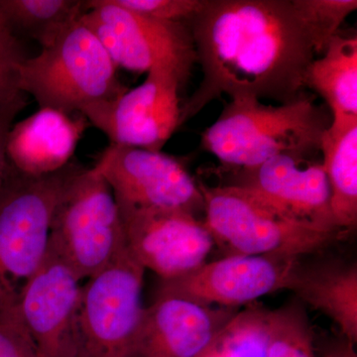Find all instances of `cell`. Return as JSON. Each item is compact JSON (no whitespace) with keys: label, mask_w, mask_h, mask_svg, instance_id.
<instances>
[{"label":"cell","mask_w":357,"mask_h":357,"mask_svg":"<svg viewBox=\"0 0 357 357\" xmlns=\"http://www.w3.org/2000/svg\"><path fill=\"white\" fill-rule=\"evenodd\" d=\"M134 13L173 22L192 20L203 9L206 0H115Z\"/></svg>","instance_id":"obj_25"},{"label":"cell","mask_w":357,"mask_h":357,"mask_svg":"<svg viewBox=\"0 0 357 357\" xmlns=\"http://www.w3.org/2000/svg\"><path fill=\"white\" fill-rule=\"evenodd\" d=\"M83 21L102 42L117 68L148 73L174 70L183 84L197 63L191 30L185 22L156 20L119 6L115 0H91Z\"/></svg>","instance_id":"obj_8"},{"label":"cell","mask_w":357,"mask_h":357,"mask_svg":"<svg viewBox=\"0 0 357 357\" xmlns=\"http://www.w3.org/2000/svg\"><path fill=\"white\" fill-rule=\"evenodd\" d=\"M0 357H39L20 324L0 319Z\"/></svg>","instance_id":"obj_26"},{"label":"cell","mask_w":357,"mask_h":357,"mask_svg":"<svg viewBox=\"0 0 357 357\" xmlns=\"http://www.w3.org/2000/svg\"><path fill=\"white\" fill-rule=\"evenodd\" d=\"M183 86L174 70L155 68L140 86L91 105L81 114L109 137L110 144L161 151L182 126Z\"/></svg>","instance_id":"obj_9"},{"label":"cell","mask_w":357,"mask_h":357,"mask_svg":"<svg viewBox=\"0 0 357 357\" xmlns=\"http://www.w3.org/2000/svg\"><path fill=\"white\" fill-rule=\"evenodd\" d=\"M50 248L82 281L102 271L126 248L114 192L95 167H83L63 192L52 220Z\"/></svg>","instance_id":"obj_5"},{"label":"cell","mask_w":357,"mask_h":357,"mask_svg":"<svg viewBox=\"0 0 357 357\" xmlns=\"http://www.w3.org/2000/svg\"><path fill=\"white\" fill-rule=\"evenodd\" d=\"M268 316L257 304L237 312L199 357H265Z\"/></svg>","instance_id":"obj_21"},{"label":"cell","mask_w":357,"mask_h":357,"mask_svg":"<svg viewBox=\"0 0 357 357\" xmlns=\"http://www.w3.org/2000/svg\"><path fill=\"white\" fill-rule=\"evenodd\" d=\"M301 300L335 321L345 340L357 342L356 265H298L288 286Z\"/></svg>","instance_id":"obj_17"},{"label":"cell","mask_w":357,"mask_h":357,"mask_svg":"<svg viewBox=\"0 0 357 357\" xmlns=\"http://www.w3.org/2000/svg\"><path fill=\"white\" fill-rule=\"evenodd\" d=\"M88 1L81 0H0V20L20 38L50 46L70 26L88 13Z\"/></svg>","instance_id":"obj_20"},{"label":"cell","mask_w":357,"mask_h":357,"mask_svg":"<svg viewBox=\"0 0 357 357\" xmlns=\"http://www.w3.org/2000/svg\"><path fill=\"white\" fill-rule=\"evenodd\" d=\"M27 58L20 38L0 20V107L25 95L18 81L21 65Z\"/></svg>","instance_id":"obj_24"},{"label":"cell","mask_w":357,"mask_h":357,"mask_svg":"<svg viewBox=\"0 0 357 357\" xmlns=\"http://www.w3.org/2000/svg\"><path fill=\"white\" fill-rule=\"evenodd\" d=\"M25 95H21L15 100L0 107V188L3 183L7 168L6 139L9 130L13 128L14 119L21 110L24 109Z\"/></svg>","instance_id":"obj_27"},{"label":"cell","mask_w":357,"mask_h":357,"mask_svg":"<svg viewBox=\"0 0 357 357\" xmlns=\"http://www.w3.org/2000/svg\"><path fill=\"white\" fill-rule=\"evenodd\" d=\"M330 124L312 96L279 105L255 98L230 100L202 134V147L225 166L251 168L283 154L309 157Z\"/></svg>","instance_id":"obj_3"},{"label":"cell","mask_w":357,"mask_h":357,"mask_svg":"<svg viewBox=\"0 0 357 357\" xmlns=\"http://www.w3.org/2000/svg\"><path fill=\"white\" fill-rule=\"evenodd\" d=\"M145 269L126 248L82 287L76 357H128L144 307Z\"/></svg>","instance_id":"obj_7"},{"label":"cell","mask_w":357,"mask_h":357,"mask_svg":"<svg viewBox=\"0 0 357 357\" xmlns=\"http://www.w3.org/2000/svg\"><path fill=\"white\" fill-rule=\"evenodd\" d=\"M292 4L316 54L326 50L338 28L357 8L356 0H292Z\"/></svg>","instance_id":"obj_23"},{"label":"cell","mask_w":357,"mask_h":357,"mask_svg":"<svg viewBox=\"0 0 357 357\" xmlns=\"http://www.w3.org/2000/svg\"><path fill=\"white\" fill-rule=\"evenodd\" d=\"M95 168L112 188L119 206L195 215L204 211L199 183L181 162L162 151L110 144Z\"/></svg>","instance_id":"obj_10"},{"label":"cell","mask_w":357,"mask_h":357,"mask_svg":"<svg viewBox=\"0 0 357 357\" xmlns=\"http://www.w3.org/2000/svg\"><path fill=\"white\" fill-rule=\"evenodd\" d=\"M81 169L72 161L58 172L35 177L7 162L0 188V319L22 325L21 296L48 253L56 206Z\"/></svg>","instance_id":"obj_2"},{"label":"cell","mask_w":357,"mask_h":357,"mask_svg":"<svg viewBox=\"0 0 357 357\" xmlns=\"http://www.w3.org/2000/svg\"><path fill=\"white\" fill-rule=\"evenodd\" d=\"M236 187L282 215L321 229L340 230L331 208V190L321 163L283 154L241 169Z\"/></svg>","instance_id":"obj_14"},{"label":"cell","mask_w":357,"mask_h":357,"mask_svg":"<svg viewBox=\"0 0 357 357\" xmlns=\"http://www.w3.org/2000/svg\"><path fill=\"white\" fill-rule=\"evenodd\" d=\"M238 311L157 297L144 307L128 357H199Z\"/></svg>","instance_id":"obj_15"},{"label":"cell","mask_w":357,"mask_h":357,"mask_svg":"<svg viewBox=\"0 0 357 357\" xmlns=\"http://www.w3.org/2000/svg\"><path fill=\"white\" fill-rule=\"evenodd\" d=\"M202 77L182 124L229 96L287 103L304 96L314 49L292 0H206L188 21Z\"/></svg>","instance_id":"obj_1"},{"label":"cell","mask_w":357,"mask_h":357,"mask_svg":"<svg viewBox=\"0 0 357 357\" xmlns=\"http://www.w3.org/2000/svg\"><path fill=\"white\" fill-rule=\"evenodd\" d=\"M354 344L349 340H345L330 349L324 357H357Z\"/></svg>","instance_id":"obj_28"},{"label":"cell","mask_w":357,"mask_h":357,"mask_svg":"<svg viewBox=\"0 0 357 357\" xmlns=\"http://www.w3.org/2000/svg\"><path fill=\"white\" fill-rule=\"evenodd\" d=\"M265 357H316L312 328L298 302L269 311Z\"/></svg>","instance_id":"obj_22"},{"label":"cell","mask_w":357,"mask_h":357,"mask_svg":"<svg viewBox=\"0 0 357 357\" xmlns=\"http://www.w3.org/2000/svg\"><path fill=\"white\" fill-rule=\"evenodd\" d=\"M199 185L204 202V223L215 243L234 251L231 255L300 257L325 248L340 234L286 217L236 185Z\"/></svg>","instance_id":"obj_6"},{"label":"cell","mask_w":357,"mask_h":357,"mask_svg":"<svg viewBox=\"0 0 357 357\" xmlns=\"http://www.w3.org/2000/svg\"><path fill=\"white\" fill-rule=\"evenodd\" d=\"M21 93L35 98L40 109L81 114L96 103L119 98L128 88L102 42L83 18L20 70Z\"/></svg>","instance_id":"obj_4"},{"label":"cell","mask_w":357,"mask_h":357,"mask_svg":"<svg viewBox=\"0 0 357 357\" xmlns=\"http://www.w3.org/2000/svg\"><path fill=\"white\" fill-rule=\"evenodd\" d=\"M89 124L81 114L74 116L55 109H39L9 130L7 162L28 176L58 172L72 162Z\"/></svg>","instance_id":"obj_16"},{"label":"cell","mask_w":357,"mask_h":357,"mask_svg":"<svg viewBox=\"0 0 357 357\" xmlns=\"http://www.w3.org/2000/svg\"><path fill=\"white\" fill-rule=\"evenodd\" d=\"M321 165L331 190V208L338 229L357 222V121L331 122L321 139Z\"/></svg>","instance_id":"obj_19"},{"label":"cell","mask_w":357,"mask_h":357,"mask_svg":"<svg viewBox=\"0 0 357 357\" xmlns=\"http://www.w3.org/2000/svg\"><path fill=\"white\" fill-rule=\"evenodd\" d=\"M119 208L129 250L162 280L178 278L206 263L215 241L197 215L177 210Z\"/></svg>","instance_id":"obj_12"},{"label":"cell","mask_w":357,"mask_h":357,"mask_svg":"<svg viewBox=\"0 0 357 357\" xmlns=\"http://www.w3.org/2000/svg\"><path fill=\"white\" fill-rule=\"evenodd\" d=\"M305 86L332 110L333 123L357 121V37L335 35L321 58L312 61Z\"/></svg>","instance_id":"obj_18"},{"label":"cell","mask_w":357,"mask_h":357,"mask_svg":"<svg viewBox=\"0 0 357 357\" xmlns=\"http://www.w3.org/2000/svg\"><path fill=\"white\" fill-rule=\"evenodd\" d=\"M81 279L49 246L41 266L27 284L18 316L39 357H76V319Z\"/></svg>","instance_id":"obj_13"},{"label":"cell","mask_w":357,"mask_h":357,"mask_svg":"<svg viewBox=\"0 0 357 357\" xmlns=\"http://www.w3.org/2000/svg\"><path fill=\"white\" fill-rule=\"evenodd\" d=\"M299 257L282 255L227 256L189 273L162 280L157 297H176L210 307H237L288 289Z\"/></svg>","instance_id":"obj_11"}]
</instances>
